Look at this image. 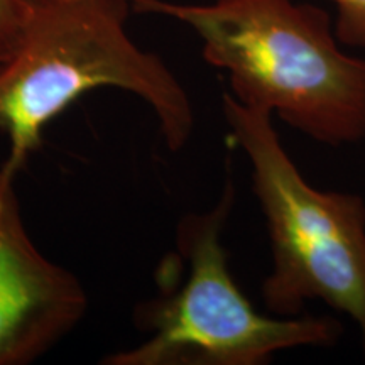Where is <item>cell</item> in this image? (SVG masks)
<instances>
[{
    "label": "cell",
    "mask_w": 365,
    "mask_h": 365,
    "mask_svg": "<svg viewBox=\"0 0 365 365\" xmlns=\"http://www.w3.org/2000/svg\"><path fill=\"white\" fill-rule=\"evenodd\" d=\"M130 7L193 29L203 58L227 73L230 95L245 107L331 148L365 137V59L340 48L322 9L293 0H130Z\"/></svg>",
    "instance_id": "6da1fadb"
},
{
    "label": "cell",
    "mask_w": 365,
    "mask_h": 365,
    "mask_svg": "<svg viewBox=\"0 0 365 365\" xmlns=\"http://www.w3.org/2000/svg\"><path fill=\"white\" fill-rule=\"evenodd\" d=\"M130 0L33 2L19 43L0 66L7 163L22 170L43 143L46 125L100 88L124 90L149 105L170 150L190 143V95L161 58L130 39Z\"/></svg>",
    "instance_id": "7a4b0ae2"
},
{
    "label": "cell",
    "mask_w": 365,
    "mask_h": 365,
    "mask_svg": "<svg viewBox=\"0 0 365 365\" xmlns=\"http://www.w3.org/2000/svg\"><path fill=\"white\" fill-rule=\"evenodd\" d=\"M235 203L228 178L218 202L178 223L180 274L156 298L140 304L135 323L148 336L103 357L105 365H262L276 354L330 346L341 325L328 317L261 313L235 282L223 230Z\"/></svg>",
    "instance_id": "3957f363"
},
{
    "label": "cell",
    "mask_w": 365,
    "mask_h": 365,
    "mask_svg": "<svg viewBox=\"0 0 365 365\" xmlns=\"http://www.w3.org/2000/svg\"><path fill=\"white\" fill-rule=\"evenodd\" d=\"M222 108L266 218L272 267L262 282L264 304L277 317H298L309 301H323L357 325L365 354V200L309 185L267 112L230 93Z\"/></svg>",
    "instance_id": "277c9868"
},
{
    "label": "cell",
    "mask_w": 365,
    "mask_h": 365,
    "mask_svg": "<svg viewBox=\"0 0 365 365\" xmlns=\"http://www.w3.org/2000/svg\"><path fill=\"white\" fill-rule=\"evenodd\" d=\"M0 164V365H27L48 354L83 319L85 287L36 247L22 220L16 180Z\"/></svg>",
    "instance_id": "5b68a950"
},
{
    "label": "cell",
    "mask_w": 365,
    "mask_h": 365,
    "mask_svg": "<svg viewBox=\"0 0 365 365\" xmlns=\"http://www.w3.org/2000/svg\"><path fill=\"white\" fill-rule=\"evenodd\" d=\"M33 11L31 0H0V51L11 54Z\"/></svg>",
    "instance_id": "8992f818"
},
{
    "label": "cell",
    "mask_w": 365,
    "mask_h": 365,
    "mask_svg": "<svg viewBox=\"0 0 365 365\" xmlns=\"http://www.w3.org/2000/svg\"><path fill=\"white\" fill-rule=\"evenodd\" d=\"M336 12V34L346 44L365 46V0H331Z\"/></svg>",
    "instance_id": "52a82bcc"
},
{
    "label": "cell",
    "mask_w": 365,
    "mask_h": 365,
    "mask_svg": "<svg viewBox=\"0 0 365 365\" xmlns=\"http://www.w3.org/2000/svg\"><path fill=\"white\" fill-rule=\"evenodd\" d=\"M6 59H7V54H4L2 51H0V66H2L4 63H6Z\"/></svg>",
    "instance_id": "ba28073f"
},
{
    "label": "cell",
    "mask_w": 365,
    "mask_h": 365,
    "mask_svg": "<svg viewBox=\"0 0 365 365\" xmlns=\"http://www.w3.org/2000/svg\"><path fill=\"white\" fill-rule=\"evenodd\" d=\"M33 2H51V0H33Z\"/></svg>",
    "instance_id": "9c48e42d"
}]
</instances>
